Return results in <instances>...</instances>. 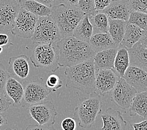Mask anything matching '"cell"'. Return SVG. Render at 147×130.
I'll return each mask as SVG.
<instances>
[{
  "label": "cell",
  "mask_w": 147,
  "mask_h": 130,
  "mask_svg": "<svg viewBox=\"0 0 147 130\" xmlns=\"http://www.w3.org/2000/svg\"><path fill=\"white\" fill-rule=\"evenodd\" d=\"M23 101L27 104H34L43 101L51 93L42 79L31 82H24Z\"/></svg>",
  "instance_id": "9"
},
{
  "label": "cell",
  "mask_w": 147,
  "mask_h": 130,
  "mask_svg": "<svg viewBox=\"0 0 147 130\" xmlns=\"http://www.w3.org/2000/svg\"><path fill=\"white\" fill-rule=\"evenodd\" d=\"M45 85L51 91H56L63 86V83L58 75H51L48 77Z\"/></svg>",
  "instance_id": "30"
},
{
  "label": "cell",
  "mask_w": 147,
  "mask_h": 130,
  "mask_svg": "<svg viewBox=\"0 0 147 130\" xmlns=\"http://www.w3.org/2000/svg\"><path fill=\"white\" fill-rule=\"evenodd\" d=\"M36 1L38 2H40L42 3V4L46 5L51 8L55 6L54 5L58 0H36Z\"/></svg>",
  "instance_id": "40"
},
{
  "label": "cell",
  "mask_w": 147,
  "mask_h": 130,
  "mask_svg": "<svg viewBox=\"0 0 147 130\" xmlns=\"http://www.w3.org/2000/svg\"><path fill=\"white\" fill-rule=\"evenodd\" d=\"M131 117L138 115L143 118L147 117V91L137 93L129 107Z\"/></svg>",
  "instance_id": "22"
},
{
  "label": "cell",
  "mask_w": 147,
  "mask_h": 130,
  "mask_svg": "<svg viewBox=\"0 0 147 130\" xmlns=\"http://www.w3.org/2000/svg\"><path fill=\"white\" fill-rule=\"evenodd\" d=\"M51 16L57 24L61 38L73 36V31L85 15L78 6L59 3L51 8Z\"/></svg>",
  "instance_id": "3"
},
{
  "label": "cell",
  "mask_w": 147,
  "mask_h": 130,
  "mask_svg": "<svg viewBox=\"0 0 147 130\" xmlns=\"http://www.w3.org/2000/svg\"><path fill=\"white\" fill-rule=\"evenodd\" d=\"M111 101L121 109L129 108L137 93L136 91L128 84L123 77H120L112 90Z\"/></svg>",
  "instance_id": "11"
},
{
  "label": "cell",
  "mask_w": 147,
  "mask_h": 130,
  "mask_svg": "<svg viewBox=\"0 0 147 130\" xmlns=\"http://www.w3.org/2000/svg\"><path fill=\"white\" fill-rule=\"evenodd\" d=\"M118 47L108 49L98 52L93 57V61L96 69H113L114 62Z\"/></svg>",
  "instance_id": "19"
},
{
  "label": "cell",
  "mask_w": 147,
  "mask_h": 130,
  "mask_svg": "<svg viewBox=\"0 0 147 130\" xmlns=\"http://www.w3.org/2000/svg\"><path fill=\"white\" fill-rule=\"evenodd\" d=\"M38 18L30 12L21 8L17 15L11 33L16 36L22 38H30L33 36Z\"/></svg>",
  "instance_id": "7"
},
{
  "label": "cell",
  "mask_w": 147,
  "mask_h": 130,
  "mask_svg": "<svg viewBox=\"0 0 147 130\" xmlns=\"http://www.w3.org/2000/svg\"><path fill=\"white\" fill-rule=\"evenodd\" d=\"M145 31L135 24L127 22L125 32L120 46L128 49L132 48L142 38Z\"/></svg>",
  "instance_id": "21"
},
{
  "label": "cell",
  "mask_w": 147,
  "mask_h": 130,
  "mask_svg": "<svg viewBox=\"0 0 147 130\" xmlns=\"http://www.w3.org/2000/svg\"><path fill=\"white\" fill-rule=\"evenodd\" d=\"M129 64L128 49L119 45L114 62V69L120 77H123Z\"/></svg>",
  "instance_id": "25"
},
{
  "label": "cell",
  "mask_w": 147,
  "mask_h": 130,
  "mask_svg": "<svg viewBox=\"0 0 147 130\" xmlns=\"http://www.w3.org/2000/svg\"><path fill=\"white\" fill-rule=\"evenodd\" d=\"M59 3L65 4L69 6H77L79 0H58Z\"/></svg>",
  "instance_id": "39"
},
{
  "label": "cell",
  "mask_w": 147,
  "mask_h": 130,
  "mask_svg": "<svg viewBox=\"0 0 147 130\" xmlns=\"http://www.w3.org/2000/svg\"><path fill=\"white\" fill-rule=\"evenodd\" d=\"M139 42L143 46L147 48V30L145 31L144 33H143V36L140 40L139 41Z\"/></svg>",
  "instance_id": "41"
},
{
  "label": "cell",
  "mask_w": 147,
  "mask_h": 130,
  "mask_svg": "<svg viewBox=\"0 0 147 130\" xmlns=\"http://www.w3.org/2000/svg\"><path fill=\"white\" fill-rule=\"evenodd\" d=\"M25 130H57L53 126H41V125H29L28 126Z\"/></svg>",
  "instance_id": "36"
},
{
  "label": "cell",
  "mask_w": 147,
  "mask_h": 130,
  "mask_svg": "<svg viewBox=\"0 0 147 130\" xmlns=\"http://www.w3.org/2000/svg\"><path fill=\"white\" fill-rule=\"evenodd\" d=\"M128 22L135 24L142 30H147V14L139 11H131Z\"/></svg>",
  "instance_id": "28"
},
{
  "label": "cell",
  "mask_w": 147,
  "mask_h": 130,
  "mask_svg": "<svg viewBox=\"0 0 147 130\" xmlns=\"http://www.w3.org/2000/svg\"><path fill=\"white\" fill-rule=\"evenodd\" d=\"M77 6L85 15H91L97 13L94 8V0H79Z\"/></svg>",
  "instance_id": "29"
},
{
  "label": "cell",
  "mask_w": 147,
  "mask_h": 130,
  "mask_svg": "<svg viewBox=\"0 0 147 130\" xmlns=\"http://www.w3.org/2000/svg\"><path fill=\"white\" fill-rule=\"evenodd\" d=\"M96 71L93 58L67 67L65 71L66 87L76 89L86 94L94 93Z\"/></svg>",
  "instance_id": "2"
},
{
  "label": "cell",
  "mask_w": 147,
  "mask_h": 130,
  "mask_svg": "<svg viewBox=\"0 0 147 130\" xmlns=\"http://www.w3.org/2000/svg\"><path fill=\"white\" fill-rule=\"evenodd\" d=\"M88 16L93 26V34L108 32L109 20L105 14L102 12H97Z\"/></svg>",
  "instance_id": "27"
},
{
  "label": "cell",
  "mask_w": 147,
  "mask_h": 130,
  "mask_svg": "<svg viewBox=\"0 0 147 130\" xmlns=\"http://www.w3.org/2000/svg\"><path fill=\"white\" fill-rule=\"evenodd\" d=\"M111 1H114V0H111Z\"/></svg>",
  "instance_id": "45"
},
{
  "label": "cell",
  "mask_w": 147,
  "mask_h": 130,
  "mask_svg": "<svg viewBox=\"0 0 147 130\" xmlns=\"http://www.w3.org/2000/svg\"><path fill=\"white\" fill-rule=\"evenodd\" d=\"M5 93L13 101L14 106H23L24 97V87L22 83L15 78L9 77L5 85Z\"/></svg>",
  "instance_id": "17"
},
{
  "label": "cell",
  "mask_w": 147,
  "mask_h": 130,
  "mask_svg": "<svg viewBox=\"0 0 147 130\" xmlns=\"http://www.w3.org/2000/svg\"><path fill=\"white\" fill-rule=\"evenodd\" d=\"M128 51L130 65L137 66L147 71V48L138 41L132 48L128 49Z\"/></svg>",
  "instance_id": "20"
},
{
  "label": "cell",
  "mask_w": 147,
  "mask_h": 130,
  "mask_svg": "<svg viewBox=\"0 0 147 130\" xmlns=\"http://www.w3.org/2000/svg\"><path fill=\"white\" fill-rule=\"evenodd\" d=\"M9 74L6 70L5 66L0 64V92L6 94L5 93V85L7 80L9 78Z\"/></svg>",
  "instance_id": "32"
},
{
  "label": "cell",
  "mask_w": 147,
  "mask_h": 130,
  "mask_svg": "<svg viewBox=\"0 0 147 130\" xmlns=\"http://www.w3.org/2000/svg\"><path fill=\"white\" fill-rule=\"evenodd\" d=\"M61 127L63 130H76V120L72 118H66L62 121Z\"/></svg>",
  "instance_id": "33"
},
{
  "label": "cell",
  "mask_w": 147,
  "mask_h": 130,
  "mask_svg": "<svg viewBox=\"0 0 147 130\" xmlns=\"http://www.w3.org/2000/svg\"><path fill=\"white\" fill-rule=\"evenodd\" d=\"M96 70L94 93L100 96H104L113 90L120 77L113 69Z\"/></svg>",
  "instance_id": "12"
},
{
  "label": "cell",
  "mask_w": 147,
  "mask_h": 130,
  "mask_svg": "<svg viewBox=\"0 0 147 130\" xmlns=\"http://www.w3.org/2000/svg\"><path fill=\"white\" fill-rule=\"evenodd\" d=\"M33 44L55 43L61 39L57 24L51 16L39 17L31 38Z\"/></svg>",
  "instance_id": "5"
},
{
  "label": "cell",
  "mask_w": 147,
  "mask_h": 130,
  "mask_svg": "<svg viewBox=\"0 0 147 130\" xmlns=\"http://www.w3.org/2000/svg\"><path fill=\"white\" fill-rule=\"evenodd\" d=\"M94 8L96 12H101L107 7L111 0H94Z\"/></svg>",
  "instance_id": "35"
},
{
  "label": "cell",
  "mask_w": 147,
  "mask_h": 130,
  "mask_svg": "<svg viewBox=\"0 0 147 130\" xmlns=\"http://www.w3.org/2000/svg\"><path fill=\"white\" fill-rule=\"evenodd\" d=\"M22 8L38 17L50 16L52 9L50 7L36 0H19Z\"/></svg>",
  "instance_id": "24"
},
{
  "label": "cell",
  "mask_w": 147,
  "mask_h": 130,
  "mask_svg": "<svg viewBox=\"0 0 147 130\" xmlns=\"http://www.w3.org/2000/svg\"><path fill=\"white\" fill-rule=\"evenodd\" d=\"M92 50L96 53L108 49L117 48L119 46L115 44L109 33H98L93 34L89 41Z\"/></svg>",
  "instance_id": "18"
},
{
  "label": "cell",
  "mask_w": 147,
  "mask_h": 130,
  "mask_svg": "<svg viewBox=\"0 0 147 130\" xmlns=\"http://www.w3.org/2000/svg\"><path fill=\"white\" fill-rule=\"evenodd\" d=\"M88 95L80 98L73 113V118L78 121L79 126L85 129L93 125L102 107L101 96L94 92Z\"/></svg>",
  "instance_id": "4"
},
{
  "label": "cell",
  "mask_w": 147,
  "mask_h": 130,
  "mask_svg": "<svg viewBox=\"0 0 147 130\" xmlns=\"http://www.w3.org/2000/svg\"><path fill=\"white\" fill-rule=\"evenodd\" d=\"M11 104L5 94L0 92V114L5 113Z\"/></svg>",
  "instance_id": "34"
},
{
  "label": "cell",
  "mask_w": 147,
  "mask_h": 130,
  "mask_svg": "<svg viewBox=\"0 0 147 130\" xmlns=\"http://www.w3.org/2000/svg\"><path fill=\"white\" fill-rule=\"evenodd\" d=\"M5 130H18V128H15V129H11V128H6Z\"/></svg>",
  "instance_id": "43"
},
{
  "label": "cell",
  "mask_w": 147,
  "mask_h": 130,
  "mask_svg": "<svg viewBox=\"0 0 147 130\" xmlns=\"http://www.w3.org/2000/svg\"><path fill=\"white\" fill-rule=\"evenodd\" d=\"M131 11L128 0H114L101 12L105 14L108 19L128 22Z\"/></svg>",
  "instance_id": "14"
},
{
  "label": "cell",
  "mask_w": 147,
  "mask_h": 130,
  "mask_svg": "<svg viewBox=\"0 0 147 130\" xmlns=\"http://www.w3.org/2000/svg\"><path fill=\"white\" fill-rule=\"evenodd\" d=\"M123 78L137 93L147 91V71L137 66L129 65Z\"/></svg>",
  "instance_id": "13"
},
{
  "label": "cell",
  "mask_w": 147,
  "mask_h": 130,
  "mask_svg": "<svg viewBox=\"0 0 147 130\" xmlns=\"http://www.w3.org/2000/svg\"><path fill=\"white\" fill-rule=\"evenodd\" d=\"M132 11L147 14V0H128Z\"/></svg>",
  "instance_id": "31"
},
{
  "label": "cell",
  "mask_w": 147,
  "mask_h": 130,
  "mask_svg": "<svg viewBox=\"0 0 147 130\" xmlns=\"http://www.w3.org/2000/svg\"><path fill=\"white\" fill-rule=\"evenodd\" d=\"M134 130H147V119L142 121L138 123H133L130 125Z\"/></svg>",
  "instance_id": "37"
},
{
  "label": "cell",
  "mask_w": 147,
  "mask_h": 130,
  "mask_svg": "<svg viewBox=\"0 0 147 130\" xmlns=\"http://www.w3.org/2000/svg\"><path fill=\"white\" fill-rule=\"evenodd\" d=\"M109 20L108 33L117 45L119 46L123 40L127 22L120 20Z\"/></svg>",
  "instance_id": "26"
},
{
  "label": "cell",
  "mask_w": 147,
  "mask_h": 130,
  "mask_svg": "<svg viewBox=\"0 0 147 130\" xmlns=\"http://www.w3.org/2000/svg\"><path fill=\"white\" fill-rule=\"evenodd\" d=\"M9 43V37L5 33H0V46H3Z\"/></svg>",
  "instance_id": "38"
},
{
  "label": "cell",
  "mask_w": 147,
  "mask_h": 130,
  "mask_svg": "<svg viewBox=\"0 0 147 130\" xmlns=\"http://www.w3.org/2000/svg\"><path fill=\"white\" fill-rule=\"evenodd\" d=\"M3 48H2V46H0V54H1V53L3 51Z\"/></svg>",
  "instance_id": "44"
},
{
  "label": "cell",
  "mask_w": 147,
  "mask_h": 130,
  "mask_svg": "<svg viewBox=\"0 0 147 130\" xmlns=\"http://www.w3.org/2000/svg\"><path fill=\"white\" fill-rule=\"evenodd\" d=\"M93 34V26L90 21L89 16L85 15L75 28L73 36L83 41L89 42Z\"/></svg>",
  "instance_id": "23"
},
{
  "label": "cell",
  "mask_w": 147,
  "mask_h": 130,
  "mask_svg": "<svg viewBox=\"0 0 147 130\" xmlns=\"http://www.w3.org/2000/svg\"><path fill=\"white\" fill-rule=\"evenodd\" d=\"M101 118L103 125L100 130H126L127 123L120 111L108 108L101 114Z\"/></svg>",
  "instance_id": "16"
},
{
  "label": "cell",
  "mask_w": 147,
  "mask_h": 130,
  "mask_svg": "<svg viewBox=\"0 0 147 130\" xmlns=\"http://www.w3.org/2000/svg\"><path fill=\"white\" fill-rule=\"evenodd\" d=\"M30 59L36 68H42L52 72L57 71L59 68L58 51L53 43L37 44Z\"/></svg>",
  "instance_id": "6"
},
{
  "label": "cell",
  "mask_w": 147,
  "mask_h": 130,
  "mask_svg": "<svg viewBox=\"0 0 147 130\" xmlns=\"http://www.w3.org/2000/svg\"><path fill=\"white\" fill-rule=\"evenodd\" d=\"M58 54V65L61 67H70L80 64L95 55L88 42L80 40L74 36L61 38L56 43Z\"/></svg>",
  "instance_id": "1"
},
{
  "label": "cell",
  "mask_w": 147,
  "mask_h": 130,
  "mask_svg": "<svg viewBox=\"0 0 147 130\" xmlns=\"http://www.w3.org/2000/svg\"><path fill=\"white\" fill-rule=\"evenodd\" d=\"M29 113L34 120L41 126H53L58 113L53 103L50 101H42L41 103L31 105Z\"/></svg>",
  "instance_id": "8"
},
{
  "label": "cell",
  "mask_w": 147,
  "mask_h": 130,
  "mask_svg": "<svg viewBox=\"0 0 147 130\" xmlns=\"http://www.w3.org/2000/svg\"><path fill=\"white\" fill-rule=\"evenodd\" d=\"M30 58L25 55L12 57L9 59V74L21 80H25L30 71Z\"/></svg>",
  "instance_id": "15"
},
{
  "label": "cell",
  "mask_w": 147,
  "mask_h": 130,
  "mask_svg": "<svg viewBox=\"0 0 147 130\" xmlns=\"http://www.w3.org/2000/svg\"><path fill=\"white\" fill-rule=\"evenodd\" d=\"M0 1H1V0H0Z\"/></svg>",
  "instance_id": "46"
},
{
  "label": "cell",
  "mask_w": 147,
  "mask_h": 130,
  "mask_svg": "<svg viewBox=\"0 0 147 130\" xmlns=\"http://www.w3.org/2000/svg\"><path fill=\"white\" fill-rule=\"evenodd\" d=\"M7 124H8V120H7V119L0 114V126L6 125Z\"/></svg>",
  "instance_id": "42"
},
{
  "label": "cell",
  "mask_w": 147,
  "mask_h": 130,
  "mask_svg": "<svg viewBox=\"0 0 147 130\" xmlns=\"http://www.w3.org/2000/svg\"><path fill=\"white\" fill-rule=\"evenodd\" d=\"M21 8L19 0L0 1V33L11 30Z\"/></svg>",
  "instance_id": "10"
}]
</instances>
